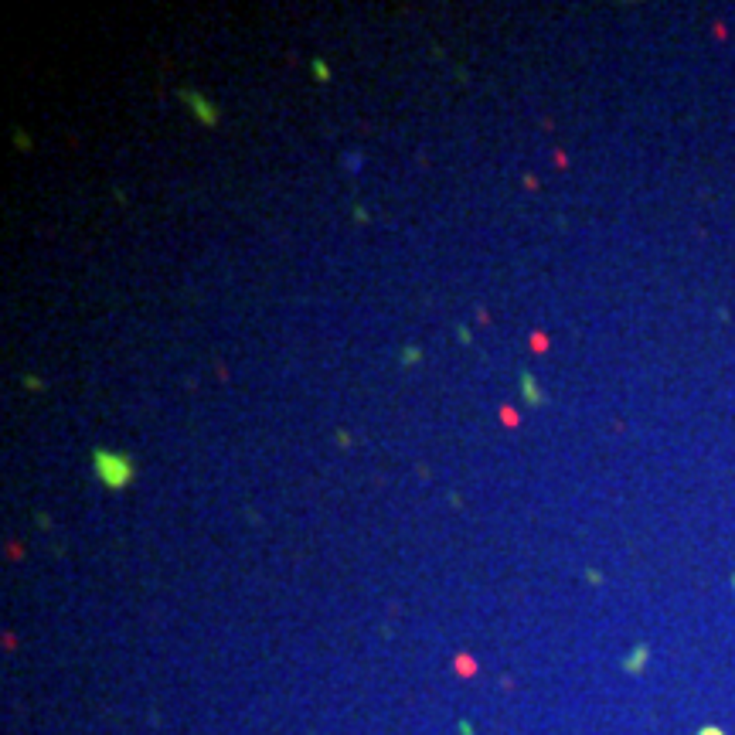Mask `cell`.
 Masks as SVG:
<instances>
[{"mask_svg":"<svg viewBox=\"0 0 735 735\" xmlns=\"http://www.w3.org/2000/svg\"><path fill=\"white\" fill-rule=\"evenodd\" d=\"M92 470L96 480L109 490H123L133 480V460L126 453H113V449H92Z\"/></svg>","mask_w":735,"mask_h":735,"instance_id":"obj_1","label":"cell"},{"mask_svg":"<svg viewBox=\"0 0 735 735\" xmlns=\"http://www.w3.org/2000/svg\"><path fill=\"white\" fill-rule=\"evenodd\" d=\"M177 96H181L184 102H188V106H191V109H194V116L201 119L205 126H218V109H214V106H212V102H208L205 96H201V92H191V89H181Z\"/></svg>","mask_w":735,"mask_h":735,"instance_id":"obj_2","label":"cell"},{"mask_svg":"<svg viewBox=\"0 0 735 735\" xmlns=\"http://www.w3.org/2000/svg\"><path fill=\"white\" fill-rule=\"evenodd\" d=\"M521 391L531 406H542L545 402V395H542V388H538V382H535V375H528V371H521Z\"/></svg>","mask_w":735,"mask_h":735,"instance_id":"obj_3","label":"cell"},{"mask_svg":"<svg viewBox=\"0 0 735 735\" xmlns=\"http://www.w3.org/2000/svg\"><path fill=\"white\" fill-rule=\"evenodd\" d=\"M419 358H423V351L419 348H412V344H408V348H402V354H399V361H402V365H415V361H419Z\"/></svg>","mask_w":735,"mask_h":735,"instance_id":"obj_4","label":"cell"},{"mask_svg":"<svg viewBox=\"0 0 735 735\" xmlns=\"http://www.w3.org/2000/svg\"><path fill=\"white\" fill-rule=\"evenodd\" d=\"M310 68H313V75L320 78V82H327V78H330V72H327V65H324V61H320V59L313 61V65H310Z\"/></svg>","mask_w":735,"mask_h":735,"instance_id":"obj_5","label":"cell"},{"mask_svg":"<svg viewBox=\"0 0 735 735\" xmlns=\"http://www.w3.org/2000/svg\"><path fill=\"white\" fill-rule=\"evenodd\" d=\"M456 337H460V344H470V341H473V337H470V330H466L463 324L456 327Z\"/></svg>","mask_w":735,"mask_h":735,"instance_id":"obj_6","label":"cell"},{"mask_svg":"<svg viewBox=\"0 0 735 735\" xmlns=\"http://www.w3.org/2000/svg\"><path fill=\"white\" fill-rule=\"evenodd\" d=\"M698 735H722V732H718V729H712V725H708V729H701V732H698Z\"/></svg>","mask_w":735,"mask_h":735,"instance_id":"obj_7","label":"cell"}]
</instances>
